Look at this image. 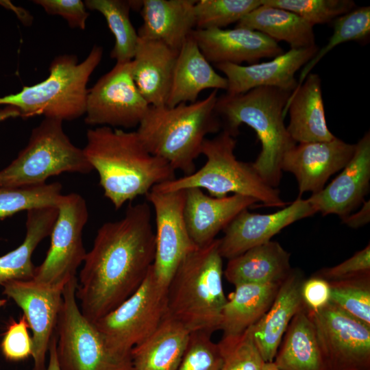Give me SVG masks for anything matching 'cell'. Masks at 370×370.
<instances>
[{"label":"cell","mask_w":370,"mask_h":370,"mask_svg":"<svg viewBox=\"0 0 370 370\" xmlns=\"http://www.w3.org/2000/svg\"><path fill=\"white\" fill-rule=\"evenodd\" d=\"M155 250L147 201L129 205L121 219L103 223L77 279L75 295L84 316L94 323L130 297L147 277Z\"/></svg>","instance_id":"cell-1"},{"label":"cell","mask_w":370,"mask_h":370,"mask_svg":"<svg viewBox=\"0 0 370 370\" xmlns=\"http://www.w3.org/2000/svg\"><path fill=\"white\" fill-rule=\"evenodd\" d=\"M84 152L116 209L176 178L175 170L145 148L137 132L108 126L90 129Z\"/></svg>","instance_id":"cell-2"},{"label":"cell","mask_w":370,"mask_h":370,"mask_svg":"<svg viewBox=\"0 0 370 370\" xmlns=\"http://www.w3.org/2000/svg\"><path fill=\"white\" fill-rule=\"evenodd\" d=\"M291 92L261 86L241 94L225 93L217 97L215 106L223 130L236 137L240 125L246 124L256 132L261 151L251 164L273 188L282 177L284 156L297 144L284 123V108Z\"/></svg>","instance_id":"cell-3"},{"label":"cell","mask_w":370,"mask_h":370,"mask_svg":"<svg viewBox=\"0 0 370 370\" xmlns=\"http://www.w3.org/2000/svg\"><path fill=\"white\" fill-rule=\"evenodd\" d=\"M217 97V90H213L194 103L150 106L136 132L150 153L190 175L196 171L195 162L206 136L222 127L215 110Z\"/></svg>","instance_id":"cell-4"},{"label":"cell","mask_w":370,"mask_h":370,"mask_svg":"<svg viewBox=\"0 0 370 370\" xmlns=\"http://www.w3.org/2000/svg\"><path fill=\"white\" fill-rule=\"evenodd\" d=\"M219 239L190 251L181 262L166 288V314L190 332L212 334L220 330L227 301L222 277Z\"/></svg>","instance_id":"cell-5"},{"label":"cell","mask_w":370,"mask_h":370,"mask_svg":"<svg viewBox=\"0 0 370 370\" xmlns=\"http://www.w3.org/2000/svg\"><path fill=\"white\" fill-rule=\"evenodd\" d=\"M103 53L102 47L95 45L81 62L74 55L56 57L45 79L1 97L0 105L15 108L23 119L44 115L63 121L82 116L86 112L87 84Z\"/></svg>","instance_id":"cell-6"},{"label":"cell","mask_w":370,"mask_h":370,"mask_svg":"<svg viewBox=\"0 0 370 370\" xmlns=\"http://www.w3.org/2000/svg\"><path fill=\"white\" fill-rule=\"evenodd\" d=\"M235 136L223 130L212 138H206L201 154L206 161L193 173L156 185L152 188L160 192L206 189L213 197H224L228 193L247 196L263 206L284 208L288 203L283 200L279 190L267 184L258 174L251 163L237 160L234 155Z\"/></svg>","instance_id":"cell-7"},{"label":"cell","mask_w":370,"mask_h":370,"mask_svg":"<svg viewBox=\"0 0 370 370\" xmlns=\"http://www.w3.org/2000/svg\"><path fill=\"white\" fill-rule=\"evenodd\" d=\"M62 121L45 118L31 132L26 147L0 171V185H38L62 173L87 174L93 170L84 150L65 134Z\"/></svg>","instance_id":"cell-8"},{"label":"cell","mask_w":370,"mask_h":370,"mask_svg":"<svg viewBox=\"0 0 370 370\" xmlns=\"http://www.w3.org/2000/svg\"><path fill=\"white\" fill-rule=\"evenodd\" d=\"M77 278L64 285L56 328V356L60 370H134L131 358L112 352L76 301Z\"/></svg>","instance_id":"cell-9"},{"label":"cell","mask_w":370,"mask_h":370,"mask_svg":"<svg viewBox=\"0 0 370 370\" xmlns=\"http://www.w3.org/2000/svg\"><path fill=\"white\" fill-rule=\"evenodd\" d=\"M166 289L152 266L139 288L119 306L92 323L114 354L131 358L132 349L149 337L166 315Z\"/></svg>","instance_id":"cell-10"},{"label":"cell","mask_w":370,"mask_h":370,"mask_svg":"<svg viewBox=\"0 0 370 370\" xmlns=\"http://www.w3.org/2000/svg\"><path fill=\"white\" fill-rule=\"evenodd\" d=\"M57 209L50 247L42 264L36 267L33 278L51 286L65 285L75 277L87 253L82 242L88 218L85 199L75 193L62 195Z\"/></svg>","instance_id":"cell-11"},{"label":"cell","mask_w":370,"mask_h":370,"mask_svg":"<svg viewBox=\"0 0 370 370\" xmlns=\"http://www.w3.org/2000/svg\"><path fill=\"white\" fill-rule=\"evenodd\" d=\"M131 61L116 62L88 90L86 124L125 128L138 126L150 106L133 80Z\"/></svg>","instance_id":"cell-12"},{"label":"cell","mask_w":370,"mask_h":370,"mask_svg":"<svg viewBox=\"0 0 370 370\" xmlns=\"http://www.w3.org/2000/svg\"><path fill=\"white\" fill-rule=\"evenodd\" d=\"M309 312L326 370H370V326L330 302Z\"/></svg>","instance_id":"cell-13"},{"label":"cell","mask_w":370,"mask_h":370,"mask_svg":"<svg viewBox=\"0 0 370 370\" xmlns=\"http://www.w3.org/2000/svg\"><path fill=\"white\" fill-rule=\"evenodd\" d=\"M145 196L153 208L156 219L152 269L158 282L166 289L181 262L197 247L184 218L186 190L160 192L152 188Z\"/></svg>","instance_id":"cell-14"},{"label":"cell","mask_w":370,"mask_h":370,"mask_svg":"<svg viewBox=\"0 0 370 370\" xmlns=\"http://www.w3.org/2000/svg\"><path fill=\"white\" fill-rule=\"evenodd\" d=\"M3 293L23 311L32 331L33 370H46V356L56 332L64 285L51 286L30 280H11L2 284Z\"/></svg>","instance_id":"cell-15"},{"label":"cell","mask_w":370,"mask_h":370,"mask_svg":"<svg viewBox=\"0 0 370 370\" xmlns=\"http://www.w3.org/2000/svg\"><path fill=\"white\" fill-rule=\"evenodd\" d=\"M314 209L307 199L297 197L289 205L271 214L240 212L223 230L219 249L228 260L248 249L271 241L272 237L295 221L314 215Z\"/></svg>","instance_id":"cell-16"},{"label":"cell","mask_w":370,"mask_h":370,"mask_svg":"<svg viewBox=\"0 0 370 370\" xmlns=\"http://www.w3.org/2000/svg\"><path fill=\"white\" fill-rule=\"evenodd\" d=\"M356 144H349L336 136L329 141L295 145L283 157L282 171L295 177L299 197L306 192L321 191L328 179L341 171L354 155Z\"/></svg>","instance_id":"cell-17"},{"label":"cell","mask_w":370,"mask_h":370,"mask_svg":"<svg viewBox=\"0 0 370 370\" xmlns=\"http://www.w3.org/2000/svg\"><path fill=\"white\" fill-rule=\"evenodd\" d=\"M370 134L356 144L353 156L341 173L321 191L307 199L316 212L343 219L364 201L369 189Z\"/></svg>","instance_id":"cell-18"},{"label":"cell","mask_w":370,"mask_h":370,"mask_svg":"<svg viewBox=\"0 0 370 370\" xmlns=\"http://www.w3.org/2000/svg\"><path fill=\"white\" fill-rule=\"evenodd\" d=\"M317 45L291 49L272 60L247 66L222 63L216 64L227 82L226 93L241 94L261 86L274 87L293 92L298 85L295 73L317 53Z\"/></svg>","instance_id":"cell-19"},{"label":"cell","mask_w":370,"mask_h":370,"mask_svg":"<svg viewBox=\"0 0 370 370\" xmlns=\"http://www.w3.org/2000/svg\"><path fill=\"white\" fill-rule=\"evenodd\" d=\"M191 36L206 59L214 65L257 63L261 58L284 53L278 42L259 32L246 28L195 29Z\"/></svg>","instance_id":"cell-20"},{"label":"cell","mask_w":370,"mask_h":370,"mask_svg":"<svg viewBox=\"0 0 370 370\" xmlns=\"http://www.w3.org/2000/svg\"><path fill=\"white\" fill-rule=\"evenodd\" d=\"M257 201L233 194L213 197L199 188L186 189L184 218L190 238L197 247L208 245L243 210Z\"/></svg>","instance_id":"cell-21"},{"label":"cell","mask_w":370,"mask_h":370,"mask_svg":"<svg viewBox=\"0 0 370 370\" xmlns=\"http://www.w3.org/2000/svg\"><path fill=\"white\" fill-rule=\"evenodd\" d=\"M304 280L300 270L292 269L269 310L251 326L256 345L265 362L273 361L289 323L304 307L301 296Z\"/></svg>","instance_id":"cell-22"},{"label":"cell","mask_w":370,"mask_h":370,"mask_svg":"<svg viewBox=\"0 0 370 370\" xmlns=\"http://www.w3.org/2000/svg\"><path fill=\"white\" fill-rule=\"evenodd\" d=\"M178 51L160 41L138 37L132 75L150 106L166 105Z\"/></svg>","instance_id":"cell-23"},{"label":"cell","mask_w":370,"mask_h":370,"mask_svg":"<svg viewBox=\"0 0 370 370\" xmlns=\"http://www.w3.org/2000/svg\"><path fill=\"white\" fill-rule=\"evenodd\" d=\"M195 0H142L138 37L179 51L196 28Z\"/></svg>","instance_id":"cell-24"},{"label":"cell","mask_w":370,"mask_h":370,"mask_svg":"<svg viewBox=\"0 0 370 370\" xmlns=\"http://www.w3.org/2000/svg\"><path fill=\"white\" fill-rule=\"evenodd\" d=\"M289 112L287 131L296 143L329 141L335 136L325 120L319 75L309 73L291 92L284 108Z\"/></svg>","instance_id":"cell-25"},{"label":"cell","mask_w":370,"mask_h":370,"mask_svg":"<svg viewBox=\"0 0 370 370\" xmlns=\"http://www.w3.org/2000/svg\"><path fill=\"white\" fill-rule=\"evenodd\" d=\"M227 88L226 78L214 71L190 35L178 51L166 106L194 103L206 89Z\"/></svg>","instance_id":"cell-26"},{"label":"cell","mask_w":370,"mask_h":370,"mask_svg":"<svg viewBox=\"0 0 370 370\" xmlns=\"http://www.w3.org/2000/svg\"><path fill=\"white\" fill-rule=\"evenodd\" d=\"M290 258L279 243L270 241L228 260L223 273L234 286L282 282L292 270Z\"/></svg>","instance_id":"cell-27"},{"label":"cell","mask_w":370,"mask_h":370,"mask_svg":"<svg viewBox=\"0 0 370 370\" xmlns=\"http://www.w3.org/2000/svg\"><path fill=\"white\" fill-rule=\"evenodd\" d=\"M190 332L165 315L157 329L131 351L134 370H176L186 349Z\"/></svg>","instance_id":"cell-28"},{"label":"cell","mask_w":370,"mask_h":370,"mask_svg":"<svg viewBox=\"0 0 370 370\" xmlns=\"http://www.w3.org/2000/svg\"><path fill=\"white\" fill-rule=\"evenodd\" d=\"M273 362L279 370H326L314 325L305 306L292 319Z\"/></svg>","instance_id":"cell-29"},{"label":"cell","mask_w":370,"mask_h":370,"mask_svg":"<svg viewBox=\"0 0 370 370\" xmlns=\"http://www.w3.org/2000/svg\"><path fill=\"white\" fill-rule=\"evenodd\" d=\"M282 282L236 285L223 308V336L238 335L254 325L271 306Z\"/></svg>","instance_id":"cell-30"},{"label":"cell","mask_w":370,"mask_h":370,"mask_svg":"<svg viewBox=\"0 0 370 370\" xmlns=\"http://www.w3.org/2000/svg\"><path fill=\"white\" fill-rule=\"evenodd\" d=\"M58 215L57 208L47 207L27 211L26 234L14 250L0 256V285L11 280H30L36 267L32 257L38 244L50 236Z\"/></svg>","instance_id":"cell-31"},{"label":"cell","mask_w":370,"mask_h":370,"mask_svg":"<svg viewBox=\"0 0 370 370\" xmlns=\"http://www.w3.org/2000/svg\"><path fill=\"white\" fill-rule=\"evenodd\" d=\"M259 32L276 41L287 42L291 49L315 45L313 27L297 14L282 8L261 4L236 25Z\"/></svg>","instance_id":"cell-32"},{"label":"cell","mask_w":370,"mask_h":370,"mask_svg":"<svg viewBox=\"0 0 370 370\" xmlns=\"http://www.w3.org/2000/svg\"><path fill=\"white\" fill-rule=\"evenodd\" d=\"M86 8L100 12L114 37V45L110 57L116 62L131 61L134 56L138 35L132 25L130 11L132 1L86 0Z\"/></svg>","instance_id":"cell-33"},{"label":"cell","mask_w":370,"mask_h":370,"mask_svg":"<svg viewBox=\"0 0 370 370\" xmlns=\"http://www.w3.org/2000/svg\"><path fill=\"white\" fill-rule=\"evenodd\" d=\"M59 182L28 186L0 185V219L23 210L57 208L62 196Z\"/></svg>","instance_id":"cell-34"},{"label":"cell","mask_w":370,"mask_h":370,"mask_svg":"<svg viewBox=\"0 0 370 370\" xmlns=\"http://www.w3.org/2000/svg\"><path fill=\"white\" fill-rule=\"evenodd\" d=\"M370 34V7L356 8L338 16L334 22L333 34L328 43L303 67L298 85H300L314 66L338 45L352 40H363ZM297 85V86H298Z\"/></svg>","instance_id":"cell-35"},{"label":"cell","mask_w":370,"mask_h":370,"mask_svg":"<svg viewBox=\"0 0 370 370\" xmlns=\"http://www.w3.org/2000/svg\"><path fill=\"white\" fill-rule=\"evenodd\" d=\"M329 283L330 302L370 326V273Z\"/></svg>","instance_id":"cell-36"},{"label":"cell","mask_w":370,"mask_h":370,"mask_svg":"<svg viewBox=\"0 0 370 370\" xmlns=\"http://www.w3.org/2000/svg\"><path fill=\"white\" fill-rule=\"evenodd\" d=\"M261 0H199L195 5L196 28L223 29L259 7Z\"/></svg>","instance_id":"cell-37"},{"label":"cell","mask_w":370,"mask_h":370,"mask_svg":"<svg viewBox=\"0 0 370 370\" xmlns=\"http://www.w3.org/2000/svg\"><path fill=\"white\" fill-rule=\"evenodd\" d=\"M220 370H264L265 362L256 345L251 326L238 335L223 336L218 343Z\"/></svg>","instance_id":"cell-38"},{"label":"cell","mask_w":370,"mask_h":370,"mask_svg":"<svg viewBox=\"0 0 370 370\" xmlns=\"http://www.w3.org/2000/svg\"><path fill=\"white\" fill-rule=\"evenodd\" d=\"M261 3L291 11L312 27L330 22L355 7L351 0H261Z\"/></svg>","instance_id":"cell-39"},{"label":"cell","mask_w":370,"mask_h":370,"mask_svg":"<svg viewBox=\"0 0 370 370\" xmlns=\"http://www.w3.org/2000/svg\"><path fill=\"white\" fill-rule=\"evenodd\" d=\"M204 332L190 333L188 345L176 370H220L222 357L218 343Z\"/></svg>","instance_id":"cell-40"},{"label":"cell","mask_w":370,"mask_h":370,"mask_svg":"<svg viewBox=\"0 0 370 370\" xmlns=\"http://www.w3.org/2000/svg\"><path fill=\"white\" fill-rule=\"evenodd\" d=\"M29 325L23 315L18 321L11 319L1 343L3 356L10 361H21L32 356L33 341Z\"/></svg>","instance_id":"cell-41"},{"label":"cell","mask_w":370,"mask_h":370,"mask_svg":"<svg viewBox=\"0 0 370 370\" xmlns=\"http://www.w3.org/2000/svg\"><path fill=\"white\" fill-rule=\"evenodd\" d=\"M370 273V245L355 253L341 263L323 268L316 275L328 282L355 278Z\"/></svg>","instance_id":"cell-42"},{"label":"cell","mask_w":370,"mask_h":370,"mask_svg":"<svg viewBox=\"0 0 370 370\" xmlns=\"http://www.w3.org/2000/svg\"><path fill=\"white\" fill-rule=\"evenodd\" d=\"M33 2L40 5L47 14L62 16L71 28H86L89 13L81 0H36Z\"/></svg>","instance_id":"cell-43"},{"label":"cell","mask_w":370,"mask_h":370,"mask_svg":"<svg viewBox=\"0 0 370 370\" xmlns=\"http://www.w3.org/2000/svg\"><path fill=\"white\" fill-rule=\"evenodd\" d=\"M301 296L305 307L309 311L315 312L330 303V283L317 275L305 280L301 288Z\"/></svg>","instance_id":"cell-44"},{"label":"cell","mask_w":370,"mask_h":370,"mask_svg":"<svg viewBox=\"0 0 370 370\" xmlns=\"http://www.w3.org/2000/svg\"><path fill=\"white\" fill-rule=\"evenodd\" d=\"M342 223L352 228H358L370 221V201H364L359 210L341 219Z\"/></svg>","instance_id":"cell-45"},{"label":"cell","mask_w":370,"mask_h":370,"mask_svg":"<svg viewBox=\"0 0 370 370\" xmlns=\"http://www.w3.org/2000/svg\"><path fill=\"white\" fill-rule=\"evenodd\" d=\"M46 370H60L56 356V336H53L49 347V362Z\"/></svg>","instance_id":"cell-46"},{"label":"cell","mask_w":370,"mask_h":370,"mask_svg":"<svg viewBox=\"0 0 370 370\" xmlns=\"http://www.w3.org/2000/svg\"><path fill=\"white\" fill-rule=\"evenodd\" d=\"M18 116H20V114L18 110L15 108L6 106L3 109L0 110V123L8 119Z\"/></svg>","instance_id":"cell-47"},{"label":"cell","mask_w":370,"mask_h":370,"mask_svg":"<svg viewBox=\"0 0 370 370\" xmlns=\"http://www.w3.org/2000/svg\"><path fill=\"white\" fill-rule=\"evenodd\" d=\"M264 370H279L273 362H265Z\"/></svg>","instance_id":"cell-48"},{"label":"cell","mask_w":370,"mask_h":370,"mask_svg":"<svg viewBox=\"0 0 370 370\" xmlns=\"http://www.w3.org/2000/svg\"><path fill=\"white\" fill-rule=\"evenodd\" d=\"M7 300L5 299H0V308L5 305Z\"/></svg>","instance_id":"cell-49"}]
</instances>
